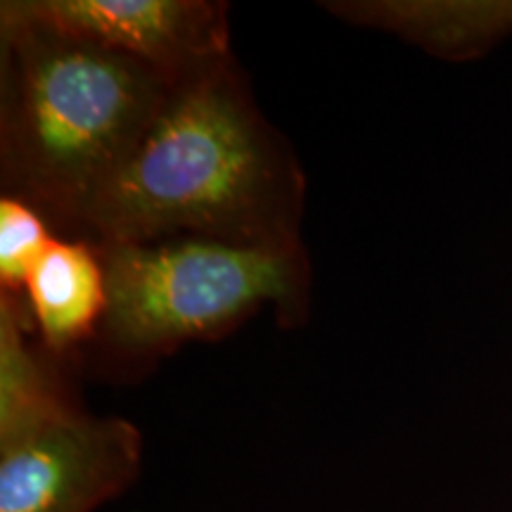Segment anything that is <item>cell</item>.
Masks as SVG:
<instances>
[{
  "instance_id": "cell-1",
  "label": "cell",
  "mask_w": 512,
  "mask_h": 512,
  "mask_svg": "<svg viewBox=\"0 0 512 512\" xmlns=\"http://www.w3.org/2000/svg\"><path fill=\"white\" fill-rule=\"evenodd\" d=\"M306 176L235 55L178 81L83 223L93 245L214 238L302 245Z\"/></svg>"
},
{
  "instance_id": "cell-2",
  "label": "cell",
  "mask_w": 512,
  "mask_h": 512,
  "mask_svg": "<svg viewBox=\"0 0 512 512\" xmlns=\"http://www.w3.org/2000/svg\"><path fill=\"white\" fill-rule=\"evenodd\" d=\"M176 83L147 64L0 10V185L79 238Z\"/></svg>"
},
{
  "instance_id": "cell-3",
  "label": "cell",
  "mask_w": 512,
  "mask_h": 512,
  "mask_svg": "<svg viewBox=\"0 0 512 512\" xmlns=\"http://www.w3.org/2000/svg\"><path fill=\"white\" fill-rule=\"evenodd\" d=\"M107 309L91 339L105 368L145 370L183 344L214 342L261 311L299 328L311 313L313 266L302 245L164 238L95 245Z\"/></svg>"
},
{
  "instance_id": "cell-4",
  "label": "cell",
  "mask_w": 512,
  "mask_h": 512,
  "mask_svg": "<svg viewBox=\"0 0 512 512\" xmlns=\"http://www.w3.org/2000/svg\"><path fill=\"white\" fill-rule=\"evenodd\" d=\"M143 432L86 408L0 446V512H95L143 470Z\"/></svg>"
},
{
  "instance_id": "cell-5",
  "label": "cell",
  "mask_w": 512,
  "mask_h": 512,
  "mask_svg": "<svg viewBox=\"0 0 512 512\" xmlns=\"http://www.w3.org/2000/svg\"><path fill=\"white\" fill-rule=\"evenodd\" d=\"M0 10L157 69L174 83L233 55L214 0H3Z\"/></svg>"
},
{
  "instance_id": "cell-6",
  "label": "cell",
  "mask_w": 512,
  "mask_h": 512,
  "mask_svg": "<svg viewBox=\"0 0 512 512\" xmlns=\"http://www.w3.org/2000/svg\"><path fill=\"white\" fill-rule=\"evenodd\" d=\"M323 8L446 62L479 60L512 38V0H347Z\"/></svg>"
},
{
  "instance_id": "cell-7",
  "label": "cell",
  "mask_w": 512,
  "mask_h": 512,
  "mask_svg": "<svg viewBox=\"0 0 512 512\" xmlns=\"http://www.w3.org/2000/svg\"><path fill=\"white\" fill-rule=\"evenodd\" d=\"M64 361L38 339L24 294L0 292V446L83 411Z\"/></svg>"
},
{
  "instance_id": "cell-8",
  "label": "cell",
  "mask_w": 512,
  "mask_h": 512,
  "mask_svg": "<svg viewBox=\"0 0 512 512\" xmlns=\"http://www.w3.org/2000/svg\"><path fill=\"white\" fill-rule=\"evenodd\" d=\"M24 299L38 339L55 356L67 358L91 344L107 309V275L98 247L57 235L31 268Z\"/></svg>"
},
{
  "instance_id": "cell-9",
  "label": "cell",
  "mask_w": 512,
  "mask_h": 512,
  "mask_svg": "<svg viewBox=\"0 0 512 512\" xmlns=\"http://www.w3.org/2000/svg\"><path fill=\"white\" fill-rule=\"evenodd\" d=\"M55 238L41 211L17 197H0V292L24 294L31 268Z\"/></svg>"
}]
</instances>
